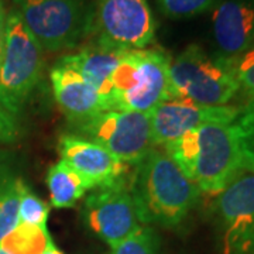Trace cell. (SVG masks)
Wrapping results in <instances>:
<instances>
[{"label": "cell", "mask_w": 254, "mask_h": 254, "mask_svg": "<svg viewBox=\"0 0 254 254\" xmlns=\"http://www.w3.org/2000/svg\"><path fill=\"white\" fill-rule=\"evenodd\" d=\"M0 254H9V253H7V252H4V250H3V249L0 247Z\"/></svg>", "instance_id": "cell-26"}, {"label": "cell", "mask_w": 254, "mask_h": 254, "mask_svg": "<svg viewBox=\"0 0 254 254\" xmlns=\"http://www.w3.org/2000/svg\"><path fill=\"white\" fill-rule=\"evenodd\" d=\"M48 230L18 222V225L0 243L9 254H41L50 240Z\"/></svg>", "instance_id": "cell-18"}, {"label": "cell", "mask_w": 254, "mask_h": 254, "mask_svg": "<svg viewBox=\"0 0 254 254\" xmlns=\"http://www.w3.org/2000/svg\"><path fill=\"white\" fill-rule=\"evenodd\" d=\"M236 125L240 128L246 150L254 163V99L250 100L249 105L240 112Z\"/></svg>", "instance_id": "cell-23"}, {"label": "cell", "mask_w": 254, "mask_h": 254, "mask_svg": "<svg viewBox=\"0 0 254 254\" xmlns=\"http://www.w3.org/2000/svg\"><path fill=\"white\" fill-rule=\"evenodd\" d=\"M47 185L50 190L51 205L58 209L72 208L89 190L85 181L64 161H58L50 167Z\"/></svg>", "instance_id": "cell-16"}, {"label": "cell", "mask_w": 254, "mask_h": 254, "mask_svg": "<svg viewBox=\"0 0 254 254\" xmlns=\"http://www.w3.org/2000/svg\"><path fill=\"white\" fill-rule=\"evenodd\" d=\"M57 103L72 123L96 116L102 112L116 110L115 102L102 95L82 75L68 66L55 64L50 73Z\"/></svg>", "instance_id": "cell-13"}, {"label": "cell", "mask_w": 254, "mask_h": 254, "mask_svg": "<svg viewBox=\"0 0 254 254\" xmlns=\"http://www.w3.org/2000/svg\"><path fill=\"white\" fill-rule=\"evenodd\" d=\"M6 21H7L6 11L0 4V64L4 54V44H6Z\"/></svg>", "instance_id": "cell-24"}, {"label": "cell", "mask_w": 254, "mask_h": 254, "mask_svg": "<svg viewBox=\"0 0 254 254\" xmlns=\"http://www.w3.org/2000/svg\"><path fill=\"white\" fill-rule=\"evenodd\" d=\"M48 215H50V206L28 190L27 185H24L20 198L18 222L40 227L43 230H48L47 229Z\"/></svg>", "instance_id": "cell-19"}, {"label": "cell", "mask_w": 254, "mask_h": 254, "mask_svg": "<svg viewBox=\"0 0 254 254\" xmlns=\"http://www.w3.org/2000/svg\"><path fill=\"white\" fill-rule=\"evenodd\" d=\"M130 193L141 225L178 226L199 199V188L165 151L153 148L134 165Z\"/></svg>", "instance_id": "cell-2"}, {"label": "cell", "mask_w": 254, "mask_h": 254, "mask_svg": "<svg viewBox=\"0 0 254 254\" xmlns=\"http://www.w3.org/2000/svg\"><path fill=\"white\" fill-rule=\"evenodd\" d=\"M72 127L79 137L102 145L131 167L155 147L148 113L108 110L72 123Z\"/></svg>", "instance_id": "cell-8"}, {"label": "cell", "mask_w": 254, "mask_h": 254, "mask_svg": "<svg viewBox=\"0 0 254 254\" xmlns=\"http://www.w3.org/2000/svg\"><path fill=\"white\" fill-rule=\"evenodd\" d=\"M60 153L61 161L71 167L89 190L125 180L131 168L102 145L76 134L61 137Z\"/></svg>", "instance_id": "cell-12"}, {"label": "cell", "mask_w": 254, "mask_h": 254, "mask_svg": "<svg viewBox=\"0 0 254 254\" xmlns=\"http://www.w3.org/2000/svg\"><path fill=\"white\" fill-rule=\"evenodd\" d=\"M222 253L254 254V170H245L218 193Z\"/></svg>", "instance_id": "cell-10"}, {"label": "cell", "mask_w": 254, "mask_h": 254, "mask_svg": "<svg viewBox=\"0 0 254 254\" xmlns=\"http://www.w3.org/2000/svg\"><path fill=\"white\" fill-rule=\"evenodd\" d=\"M43 50L16 10L7 16L0 64V106L16 116L40 81Z\"/></svg>", "instance_id": "cell-6"}, {"label": "cell", "mask_w": 254, "mask_h": 254, "mask_svg": "<svg viewBox=\"0 0 254 254\" xmlns=\"http://www.w3.org/2000/svg\"><path fill=\"white\" fill-rule=\"evenodd\" d=\"M157 3L167 17L187 18L205 13L216 0H157Z\"/></svg>", "instance_id": "cell-21"}, {"label": "cell", "mask_w": 254, "mask_h": 254, "mask_svg": "<svg viewBox=\"0 0 254 254\" xmlns=\"http://www.w3.org/2000/svg\"><path fill=\"white\" fill-rule=\"evenodd\" d=\"M41 254H64V253L54 245V242L50 239V240L47 242V246H46V249H44V252H43Z\"/></svg>", "instance_id": "cell-25"}, {"label": "cell", "mask_w": 254, "mask_h": 254, "mask_svg": "<svg viewBox=\"0 0 254 254\" xmlns=\"http://www.w3.org/2000/svg\"><path fill=\"white\" fill-rule=\"evenodd\" d=\"M126 51L102 46L95 41L73 54L64 55L57 64L68 66L82 75L98 91L113 100L112 75ZM115 102V100H113Z\"/></svg>", "instance_id": "cell-15"}, {"label": "cell", "mask_w": 254, "mask_h": 254, "mask_svg": "<svg viewBox=\"0 0 254 254\" xmlns=\"http://www.w3.org/2000/svg\"><path fill=\"white\" fill-rule=\"evenodd\" d=\"M13 3L44 51L71 50L91 36L93 4L88 0H13Z\"/></svg>", "instance_id": "cell-5"}, {"label": "cell", "mask_w": 254, "mask_h": 254, "mask_svg": "<svg viewBox=\"0 0 254 254\" xmlns=\"http://www.w3.org/2000/svg\"><path fill=\"white\" fill-rule=\"evenodd\" d=\"M170 81L174 99L203 106H226L240 91L232 60L209 55L196 44L171 60Z\"/></svg>", "instance_id": "cell-3"}, {"label": "cell", "mask_w": 254, "mask_h": 254, "mask_svg": "<svg viewBox=\"0 0 254 254\" xmlns=\"http://www.w3.org/2000/svg\"><path fill=\"white\" fill-rule=\"evenodd\" d=\"M213 38L222 57L237 58L254 46V0H225L212 16Z\"/></svg>", "instance_id": "cell-14"}, {"label": "cell", "mask_w": 254, "mask_h": 254, "mask_svg": "<svg viewBox=\"0 0 254 254\" xmlns=\"http://www.w3.org/2000/svg\"><path fill=\"white\" fill-rule=\"evenodd\" d=\"M92 41L122 51L144 50L154 41L155 18L147 0H95Z\"/></svg>", "instance_id": "cell-7"}, {"label": "cell", "mask_w": 254, "mask_h": 254, "mask_svg": "<svg viewBox=\"0 0 254 254\" xmlns=\"http://www.w3.org/2000/svg\"><path fill=\"white\" fill-rule=\"evenodd\" d=\"M26 184L0 164V243L18 225L21 190Z\"/></svg>", "instance_id": "cell-17"}, {"label": "cell", "mask_w": 254, "mask_h": 254, "mask_svg": "<svg viewBox=\"0 0 254 254\" xmlns=\"http://www.w3.org/2000/svg\"><path fill=\"white\" fill-rule=\"evenodd\" d=\"M171 157L200 192L218 195L245 170H254L240 128L235 123H210L190 130L164 145Z\"/></svg>", "instance_id": "cell-1"}, {"label": "cell", "mask_w": 254, "mask_h": 254, "mask_svg": "<svg viewBox=\"0 0 254 254\" xmlns=\"http://www.w3.org/2000/svg\"><path fill=\"white\" fill-rule=\"evenodd\" d=\"M85 222L110 249L134 235L143 226L130 193V180L95 188L83 205Z\"/></svg>", "instance_id": "cell-9"}, {"label": "cell", "mask_w": 254, "mask_h": 254, "mask_svg": "<svg viewBox=\"0 0 254 254\" xmlns=\"http://www.w3.org/2000/svg\"><path fill=\"white\" fill-rule=\"evenodd\" d=\"M230 60L239 88L254 99V46L237 58Z\"/></svg>", "instance_id": "cell-22"}, {"label": "cell", "mask_w": 254, "mask_h": 254, "mask_svg": "<svg viewBox=\"0 0 254 254\" xmlns=\"http://www.w3.org/2000/svg\"><path fill=\"white\" fill-rule=\"evenodd\" d=\"M242 109L235 106H203L188 100L161 102L148 113L154 145H165L190 130L210 123H235Z\"/></svg>", "instance_id": "cell-11"}, {"label": "cell", "mask_w": 254, "mask_h": 254, "mask_svg": "<svg viewBox=\"0 0 254 254\" xmlns=\"http://www.w3.org/2000/svg\"><path fill=\"white\" fill-rule=\"evenodd\" d=\"M170 64L171 58L161 50L126 51L112 75L116 110L150 113L161 102L174 99Z\"/></svg>", "instance_id": "cell-4"}, {"label": "cell", "mask_w": 254, "mask_h": 254, "mask_svg": "<svg viewBox=\"0 0 254 254\" xmlns=\"http://www.w3.org/2000/svg\"><path fill=\"white\" fill-rule=\"evenodd\" d=\"M110 254H157V236L154 230L141 226L134 235L113 247Z\"/></svg>", "instance_id": "cell-20"}]
</instances>
